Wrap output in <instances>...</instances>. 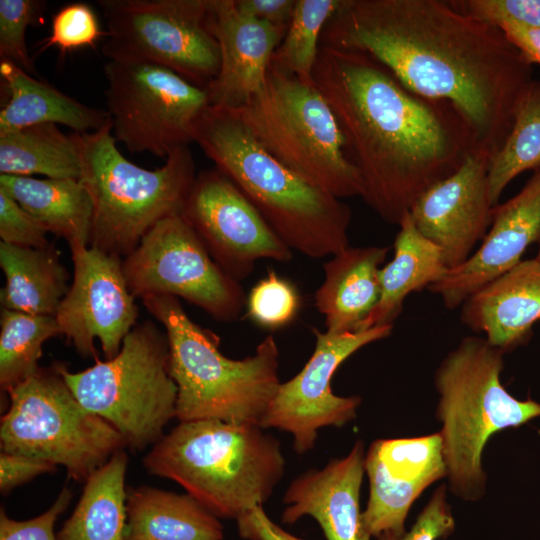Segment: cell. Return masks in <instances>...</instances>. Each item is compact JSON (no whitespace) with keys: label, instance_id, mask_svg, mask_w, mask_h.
<instances>
[{"label":"cell","instance_id":"obj_16","mask_svg":"<svg viewBox=\"0 0 540 540\" xmlns=\"http://www.w3.org/2000/svg\"><path fill=\"white\" fill-rule=\"evenodd\" d=\"M73 279L56 320L64 335L85 357H96L99 340L106 359L119 352L136 326L138 307L122 268V258L94 247L71 250Z\"/></svg>","mask_w":540,"mask_h":540},{"label":"cell","instance_id":"obj_9","mask_svg":"<svg viewBox=\"0 0 540 540\" xmlns=\"http://www.w3.org/2000/svg\"><path fill=\"white\" fill-rule=\"evenodd\" d=\"M58 367L81 405L110 423L130 448L155 444L176 416L168 339L152 321L136 324L111 359L96 358L80 372Z\"/></svg>","mask_w":540,"mask_h":540},{"label":"cell","instance_id":"obj_26","mask_svg":"<svg viewBox=\"0 0 540 540\" xmlns=\"http://www.w3.org/2000/svg\"><path fill=\"white\" fill-rule=\"evenodd\" d=\"M126 511L124 540H223L219 517L188 493L129 489Z\"/></svg>","mask_w":540,"mask_h":540},{"label":"cell","instance_id":"obj_19","mask_svg":"<svg viewBox=\"0 0 540 540\" xmlns=\"http://www.w3.org/2000/svg\"><path fill=\"white\" fill-rule=\"evenodd\" d=\"M540 238V169L523 188L493 209L491 226L471 257L447 272L428 290L453 310L484 285L521 261Z\"/></svg>","mask_w":540,"mask_h":540},{"label":"cell","instance_id":"obj_40","mask_svg":"<svg viewBox=\"0 0 540 540\" xmlns=\"http://www.w3.org/2000/svg\"><path fill=\"white\" fill-rule=\"evenodd\" d=\"M72 499L70 489L64 488L53 505L41 515L17 521L8 517L4 509L0 511V540H58L54 525Z\"/></svg>","mask_w":540,"mask_h":540},{"label":"cell","instance_id":"obj_41","mask_svg":"<svg viewBox=\"0 0 540 540\" xmlns=\"http://www.w3.org/2000/svg\"><path fill=\"white\" fill-rule=\"evenodd\" d=\"M54 464L20 454L2 451L0 454V490L7 494L34 477L56 470Z\"/></svg>","mask_w":540,"mask_h":540},{"label":"cell","instance_id":"obj_20","mask_svg":"<svg viewBox=\"0 0 540 540\" xmlns=\"http://www.w3.org/2000/svg\"><path fill=\"white\" fill-rule=\"evenodd\" d=\"M220 68L206 88L210 106L238 109L263 87L274 52L288 26L242 14L234 0H211Z\"/></svg>","mask_w":540,"mask_h":540},{"label":"cell","instance_id":"obj_39","mask_svg":"<svg viewBox=\"0 0 540 540\" xmlns=\"http://www.w3.org/2000/svg\"><path fill=\"white\" fill-rule=\"evenodd\" d=\"M455 529L451 507L447 501L446 487L441 486L420 512L416 522L401 536L383 534L377 540H438Z\"/></svg>","mask_w":540,"mask_h":540},{"label":"cell","instance_id":"obj_15","mask_svg":"<svg viewBox=\"0 0 540 540\" xmlns=\"http://www.w3.org/2000/svg\"><path fill=\"white\" fill-rule=\"evenodd\" d=\"M182 214L216 263L239 282L260 259H292V250L216 167L196 175Z\"/></svg>","mask_w":540,"mask_h":540},{"label":"cell","instance_id":"obj_25","mask_svg":"<svg viewBox=\"0 0 540 540\" xmlns=\"http://www.w3.org/2000/svg\"><path fill=\"white\" fill-rule=\"evenodd\" d=\"M398 226L393 258L379 271L380 298L358 330L393 325L407 296L428 288L448 270L441 249L418 231L409 212Z\"/></svg>","mask_w":540,"mask_h":540},{"label":"cell","instance_id":"obj_37","mask_svg":"<svg viewBox=\"0 0 540 540\" xmlns=\"http://www.w3.org/2000/svg\"><path fill=\"white\" fill-rule=\"evenodd\" d=\"M462 11L492 23L540 29V0H457Z\"/></svg>","mask_w":540,"mask_h":540},{"label":"cell","instance_id":"obj_33","mask_svg":"<svg viewBox=\"0 0 540 540\" xmlns=\"http://www.w3.org/2000/svg\"><path fill=\"white\" fill-rule=\"evenodd\" d=\"M342 0H296L286 34L271 65L312 84L322 31Z\"/></svg>","mask_w":540,"mask_h":540},{"label":"cell","instance_id":"obj_6","mask_svg":"<svg viewBox=\"0 0 540 540\" xmlns=\"http://www.w3.org/2000/svg\"><path fill=\"white\" fill-rule=\"evenodd\" d=\"M504 352L479 336L464 337L435 372L446 477L466 500L485 491L482 454L489 438L540 417V403L519 400L501 382Z\"/></svg>","mask_w":540,"mask_h":540},{"label":"cell","instance_id":"obj_5","mask_svg":"<svg viewBox=\"0 0 540 540\" xmlns=\"http://www.w3.org/2000/svg\"><path fill=\"white\" fill-rule=\"evenodd\" d=\"M141 300L168 339L177 386L175 417L180 422L216 419L261 427L281 384L274 337H265L253 355L231 359L220 351L214 332L192 321L178 298L152 295Z\"/></svg>","mask_w":540,"mask_h":540},{"label":"cell","instance_id":"obj_22","mask_svg":"<svg viewBox=\"0 0 540 540\" xmlns=\"http://www.w3.org/2000/svg\"><path fill=\"white\" fill-rule=\"evenodd\" d=\"M462 323L504 353L528 342L540 320V262L521 260L468 297Z\"/></svg>","mask_w":540,"mask_h":540},{"label":"cell","instance_id":"obj_45","mask_svg":"<svg viewBox=\"0 0 540 540\" xmlns=\"http://www.w3.org/2000/svg\"><path fill=\"white\" fill-rule=\"evenodd\" d=\"M537 244H538V251H537V255H536L535 258L540 262V238H539Z\"/></svg>","mask_w":540,"mask_h":540},{"label":"cell","instance_id":"obj_24","mask_svg":"<svg viewBox=\"0 0 540 540\" xmlns=\"http://www.w3.org/2000/svg\"><path fill=\"white\" fill-rule=\"evenodd\" d=\"M0 76L7 95L0 111V133L44 123L87 133L101 129L110 119L107 110L75 100L12 62L0 60Z\"/></svg>","mask_w":540,"mask_h":540},{"label":"cell","instance_id":"obj_28","mask_svg":"<svg viewBox=\"0 0 540 540\" xmlns=\"http://www.w3.org/2000/svg\"><path fill=\"white\" fill-rule=\"evenodd\" d=\"M5 284L2 308L32 315L56 316L69 290V274L53 244L30 248L0 242Z\"/></svg>","mask_w":540,"mask_h":540},{"label":"cell","instance_id":"obj_3","mask_svg":"<svg viewBox=\"0 0 540 540\" xmlns=\"http://www.w3.org/2000/svg\"><path fill=\"white\" fill-rule=\"evenodd\" d=\"M194 142L292 251L323 258L350 246L349 206L275 159L233 110L209 106Z\"/></svg>","mask_w":540,"mask_h":540},{"label":"cell","instance_id":"obj_32","mask_svg":"<svg viewBox=\"0 0 540 540\" xmlns=\"http://www.w3.org/2000/svg\"><path fill=\"white\" fill-rule=\"evenodd\" d=\"M0 317V386L7 393L38 371L43 344L61 332L55 316L2 308Z\"/></svg>","mask_w":540,"mask_h":540},{"label":"cell","instance_id":"obj_8","mask_svg":"<svg viewBox=\"0 0 540 540\" xmlns=\"http://www.w3.org/2000/svg\"><path fill=\"white\" fill-rule=\"evenodd\" d=\"M231 110L269 154L306 181L341 200L361 196L338 121L314 83L270 64L262 89Z\"/></svg>","mask_w":540,"mask_h":540},{"label":"cell","instance_id":"obj_30","mask_svg":"<svg viewBox=\"0 0 540 540\" xmlns=\"http://www.w3.org/2000/svg\"><path fill=\"white\" fill-rule=\"evenodd\" d=\"M0 174L80 180L81 157L74 134H64L52 123L0 133Z\"/></svg>","mask_w":540,"mask_h":540},{"label":"cell","instance_id":"obj_29","mask_svg":"<svg viewBox=\"0 0 540 540\" xmlns=\"http://www.w3.org/2000/svg\"><path fill=\"white\" fill-rule=\"evenodd\" d=\"M127 464L120 450L84 482L73 513L56 534L58 540H124Z\"/></svg>","mask_w":540,"mask_h":540},{"label":"cell","instance_id":"obj_27","mask_svg":"<svg viewBox=\"0 0 540 540\" xmlns=\"http://www.w3.org/2000/svg\"><path fill=\"white\" fill-rule=\"evenodd\" d=\"M0 190L13 198L48 233L63 238L70 250L89 246L93 202L80 180L0 174Z\"/></svg>","mask_w":540,"mask_h":540},{"label":"cell","instance_id":"obj_36","mask_svg":"<svg viewBox=\"0 0 540 540\" xmlns=\"http://www.w3.org/2000/svg\"><path fill=\"white\" fill-rule=\"evenodd\" d=\"M104 35L92 8L85 3H71L59 9L52 18L51 34L40 44L37 54L56 46L63 53L94 46Z\"/></svg>","mask_w":540,"mask_h":540},{"label":"cell","instance_id":"obj_44","mask_svg":"<svg viewBox=\"0 0 540 540\" xmlns=\"http://www.w3.org/2000/svg\"><path fill=\"white\" fill-rule=\"evenodd\" d=\"M531 64H540V29L503 25L499 27Z\"/></svg>","mask_w":540,"mask_h":540},{"label":"cell","instance_id":"obj_21","mask_svg":"<svg viewBox=\"0 0 540 540\" xmlns=\"http://www.w3.org/2000/svg\"><path fill=\"white\" fill-rule=\"evenodd\" d=\"M365 455L358 440L345 457L294 479L284 494L287 507L282 521L292 524L309 515L319 523L327 540H370L360 510Z\"/></svg>","mask_w":540,"mask_h":540},{"label":"cell","instance_id":"obj_42","mask_svg":"<svg viewBox=\"0 0 540 540\" xmlns=\"http://www.w3.org/2000/svg\"><path fill=\"white\" fill-rule=\"evenodd\" d=\"M238 532L247 540H304L293 536L275 524L263 506L248 511L237 519Z\"/></svg>","mask_w":540,"mask_h":540},{"label":"cell","instance_id":"obj_23","mask_svg":"<svg viewBox=\"0 0 540 540\" xmlns=\"http://www.w3.org/2000/svg\"><path fill=\"white\" fill-rule=\"evenodd\" d=\"M389 248L347 247L324 263V280L315 293V306L326 331H357L380 298L379 271Z\"/></svg>","mask_w":540,"mask_h":540},{"label":"cell","instance_id":"obj_12","mask_svg":"<svg viewBox=\"0 0 540 540\" xmlns=\"http://www.w3.org/2000/svg\"><path fill=\"white\" fill-rule=\"evenodd\" d=\"M104 73L112 134L129 152L166 159L194 142L196 125L210 106L206 89L151 63L108 61Z\"/></svg>","mask_w":540,"mask_h":540},{"label":"cell","instance_id":"obj_43","mask_svg":"<svg viewBox=\"0 0 540 540\" xmlns=\"http://www.w3.org/2000/svg\"><path fill=\"white\" fill-rule=\"evenodd\" d=\"M244 15L274 25L289 26L296 0H234Z\"/></svg>","mask_w":540,"mask_h":540},{"label":"cell","instance_id":"obj_11","mask_svg":"<svg viewBox=\"0 0 540 540\" xmlns=\"http://www.w3.org/2000/svg\"><path fill=\"white\" fill-rule=\"evenodd\" d=\"M108 61L166 67L206 89L220 68L211 0H99Z\"/></svg>","mask_w":540,"mask_h":540},{"label":"cell","instance_id":"obj_17","mask_svg":"<svg viewBox=\"0 0 540 540\" xmlns=\"http://www.w3.org/2000/svg\"><path fill=\"white\" fill-rule=\"evenodd\" d=\"M491 156L473 150L450 176L427 189L409 215L418 231L437 245L448 269L465 263L486 236L494 205L488 187Z\"/></svg>","mask_w":540,"mask_h":540},{"label":"cell","instance_id":"obj_14","mask_svg":"<svg viewBox=\"0 0 540 540\" xmlns=\"http://www.w3.org/2000/svg\"><path fill=\"white\" fill-rule=\"evenodd\" d=\"M393 325L335 333L313 329L314 351L302 370L280 384L261 427L293 437L298 454L310 451L323 427H341L356 417L359 396H338L331 388L338 367L362 347L391 335Z\"/></svg>","mask_w":540,"mask_h":540},{"label":"cell","instance_id":"obj_4","mask_svg":"<svg viewBox=\"0 0 540 540\" xmlns=\"http://www.w3.org/2000/svg\"><path fill=\"white\" fill-rule=\"evenodd\" d=\"M143 464L217 517L236 520L263 506L285 471L274 436L260 426L216 419L180 422L153 444Z\"/></svg>","mask_w":540,"mask_h":540},{"label":"cell","instance_id":"obj_1","mask_svg":"<svg viewBox=\"0 0 540 540\" xmlns=\"http://www.w3.org/2000/svg\"><path fill=\"white\" fill-rule=\"evenodd\" d=\"M320 44L367 53L412 92L450 103L491 157L533 81L532 64L498 26L452 1L342 0Z\"/></svg>","mask_w":540,"mask_h":540},{"label":"cell","instance_id":"obj_31","mask_svg":"<svg viewBox=\"0 0 540 540\" xmlns=\"http://www.w3.org/2000/svg\"><path fill=\"white\" fill-rule=\"evenodd\" d=\"M539 169L540 80H533L516 107L507 137L489 161L487 179L492 204H498L507 185L518 175Z\"/></svg>","mask_w":540,"mask_h":540},{"label":"cell","instance_id":"obj_7","mask_svg":"<svg viewBox=\"0 0 540 540\" xmlns=\"http://www.w3.org/2000/svg\"><path fill=\"white\" fill-rule=\"evenodd\" d=\"M72 133L93 202L89 246L123 259L158 221L182 212L196 178L192 153L177 147L162 167L148 170L118 150L111 117L99 130Z\"/></svg>","mask_w":540,"mask_h":540},{"label":"cell","instance_id":"obj_10","mask_svg":"<svg viewBox=\"0 0 540 540\" xmlns=\"http://www.w3.org/2000/svg\"><path fill=\"white\" fill-rule=\"evenodd\" d=\"M7 394L0 421L4 452L61 465L71 479L85 482L127 447L110 423L81 405L58 365L39 368Z\"/></svg>","mask_w":540,"mask_h":540},{"label":"cell","instance_id":"obj_2","mask_svg":"<svg viewBox=\"0 0 540 540\" xmlns=\"http://www.w3.org/2000/svg\"><path fill=\"white\" fill-rule=\"evenodd\" d=\"M313 82L359 172L360 197L389 224L398 225L421 194L476 149L450 103L412 92L367 53L320 44Z\"/></svg>","mask_w":540,"mask_h":540},{"label":"cell","instance_id":"obj_38","mask_svg":"<svg viewBox=\"0 0 540 540\" xmlns=\"http://www.w3.org/2000/svg\"><path fill=\"white\" fill-rule=\"evenodd\" d=\"M48 232L13 198L0 190V238L1 242L30 248L50 245Z\"/></svg>","mask_w":540,"mask_h":540},{"label":"cell","instance_id":"obj_35","mask_svg":"<svg viewBox=\"0 0 540 540\" xmlns=\"http://www.w3.org/2000/svg\"><path fill=\"white\" fill-rule=\"evenodd\" d=\"M44 5L38 0H0V59L35 77L38 72L28 53L25 33L29 25L41 20Z\"/></svg>","mask_w":540,"mask_h":540},{"label":"cell","instance_id":"obj_34","mask_svg":"<svg viewBox=\"0 0 540 540\" xmlns=\"http://www.w3.org/2000/svg\"><path fill=\"white\" fill-rule=\"evenodd\" d=\"M301 307L300 294L289 280L268 270L246 296L247 316L256 325L270 330L291 324Z\"/></svg>","mask_w":540,"mask_h":540},{"label":"cell","instance_id":"obj_18","mask_svg":"<svg viewBox=\"0 0 540 540\" xmlns=\"http://www.w3.org/2000/svg\"><path fill=\"white\" fill-rule=\"evenodd\" d=\"M369 499L362 520L372 537L401 536L413 502L437 480L446 477L442 440L432 435L379 439L365 455Z\"/></svg>","mask_w":540,"mask_h":540},{"label":"cell","instance_id":"obj_13","mask_svg":"<svg viewBox=\"0 0 540 540\" xmlns=\"http://www.w3.org/2000/svg\"><path fill=\"white\" fill-rule=\"evenodd\" d=\"M130 292L182 298L222 322L237 320L246 296L240 282L212 258L184 215L158 221L122 259Z\"/></svg>","mask_w":540,"mask_h":540}]
</instances>
